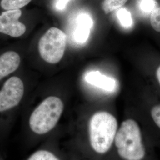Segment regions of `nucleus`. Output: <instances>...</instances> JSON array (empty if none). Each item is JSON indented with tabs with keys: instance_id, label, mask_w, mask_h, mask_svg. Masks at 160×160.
<instances>
[{
	"instance_id": "obj_1",
	"label": "nucleus",
	"mask_w": 160,
	"mask_h": 160,
	"mask_svg": "<svg viewBox=\"0 0 160 160\" xmlns=\"http://www.w3.org/2000/svg\"><path fill=\"white\" fill-rule=\"evenodd\" d=\"M63 110L62 100L56 96H48L34 107L23 126L28 144L33 146L49 135L57 127Z\"/></svg>"
},
{
	"instance_id": "obj_2",
	"label": "nucleus",
	"mask_w": 160,
	"mask_h": 160,
	"mask_svg": "<svg viewBox=\"0 0 160 160\" xmlns=\"http://www.w3.org/2000/svg\"><path fill=\"white\" fill-rule=\"evenodd\" d=\"M119 126L116 117L108 112L99 111L92 114L88 125L92 150L99 155L108 152L114 144Z\"/></svg>"
},
{
	"instance_id": "obj_3",
	"label": "nucleus",
	"mask_w": 160,
	"mask_h": 160,
	"mask_svg": "<svg viewBox=\"0 0 160 160\" xmlns=\"http://www.w3.org/2000/svg\"><path fill=\"white\" fill-rule=\"evenodd\" d=\"M114 145L123 160H142L146 151L141 128L132 119L123 120L119 126Z\"/></svg>"
},
{
	"instance_id": "obj_4",
	"label": "nucleus",
	"mask_w": 160,
	"mask_h": 160,
	"mask_svg": "<svg viewBox=\"0 0 160 160\" xmlns=\"http://www.w3.org/2000/svg\"><path fill=\"white\" fill-rule=\"evenodd\" d=\"M67 38V34L58 28L53 27L48 29L39 41L40 57L48 63L59 62L64 55Z\"/></svg>"
},
{
	"instance_id": "obj_5",
	"label": "nucleus",
	"mask_w": 160,
	"mask_h": 160,
	"mask_svg": "<svg viewBox=\"0 0 160 160\" xmlns=\"http://www.w3.org/2000/svg\"><path fill=\"white\" fill-rule=\"evenodd\" d=\"M24 94L25 87L20 78L12 77L7 80L0 89V117L17 108Z\"/></svg>"
},
{
	"instance_id": "obj_6",
	"label": "nucleus",
	"mask_w": 160,
	"mask_h": 160,
	"mask_svg": "<svg viewBox=\"0 0 160 160\" xmlns=\"http://www.w3.org/2000/svg\"><path fill=\"white\" fill-rule=\"evenodd\" d=\"M22 14L20 9L3 12L0 15V33L12 38H18L24 34L26 27L19 22Z\"/></svg>"
},
{
	"instance_id": "obj_7",
	"label": "nucleus",
	"mask_w": 160,
	"mask_h": 160,
	"mask_svg": "<svg viewBox=\"0 0 160 160\" xmlns=\"http://www.w3.org/2000/svg\"><path fill=\"white\" fill-rule=\"evenodd\" d=\"M93 25L92 16L86 12L78 13L74 18L72 40L78 44H83L88 40Z\"/></svg>"
},
{
	"instance_id": "obj_8",
	"label": "nucleus",
	"mask_w": 160,
	"mask_h": 160,
	"mask_svg": "<svg viewBox=\"0 0 160 160\" xmlns=\"http://www.w3.org/2000/svg\"><path fill=\"white\" fill-rule=\"evenodd\" d=\"M85 80L87 83L92 86L97 87L107 92H113L116 86V80L102 74L97 71L87 72L85 76Z\"/></svg>"
},
{
	"instance_id": "obj_9",
	"label": "nucleus",
	"mask_w": 160,
	"mask_h": 160,
	"mask_svg": "<svg viewBox=\"0 0 160 160\" xmlns=\"http://www.w3.org/2000/svg\"><path fill=\"white\" fill-rule=\"evenodd\" d=\"M20 63V57L14 51H8L0 56V80L14 72Z\"/></svg>"
},
{
	"instance_id": "obj_10",
	"label": "nucleus",
	"mask_w": 160,
	"mask_h": 160,
	"mask_svg": "<svg viewBox=\"0 0 160 160\" xmlns=\"http://www.w3.org/2000/svg\"><path fill=\"white\" fill-rule=\"evenodd\" d=\"M24 160H63L53 149L42 145L32 151Z\"/></svg>"
},
{
	"instance_id": "obj_11",
	"label": "nucleus",
	"mask_w": 160,
	"mask_h": 160,
	"mask_svg": "<svg viewBox=\"0 0 160 160\" xmlns=\"http://www.w3.org/2000/svg\"><path fill=\"white\" fill-rule=\"evenodd\" d=\"M117 17L120 25L125 28L130 29L133 26V22L131 12L125 8H120L117 12Z\"/></svg>"
},
{
	"instance_id": "obj_12",
	"label": "nucleus",
	"mask_w": 160,
	"mask_h": 160,
	"mask_svg": "<svg viewBox=\"0 0 160 160\" xmlns=\"http://www.w3.org/2000/svg\"><path fill=\"white\" fill-rule=\"evenodd\" d=\"M32 0H1V7L6 10H19L28 5Z\"/></svg>"
},
{
	"instance_id": "obj_13",
	"label": "nucleus",
	"mask_w": 160,
	"mask_h": 160,
	"mask_svg": "<svg viewBox=\"0 0 160 160\" xmlns=\"http://www.w3.org/2000/svg\"><path fill=\"white\" fill-rule=\"evenodd\" d=\"M128 0H104L102 8L106 14H109L122 8Z\"/></svg>"
},
{
	"instance_id": "obj_14",
	"label": "nucleus",
	"mask_w": 160,
	"mask_h": 160,
	"mask_svg": "<svg viewBox=\"0 0 160 160\" xmlns=\"http://www.w3.org/2000/svg\"><path fill=\"white\" fill-rule=\"evenodd\" d=\"M158 7L155 0H139L138 8L144 15H151Z\"/></svg>"
},
{
	"instance_id": "obj_15",
	"label": "nucleus",
	"mask_w": 160,
	"mask_h": 160,
	"mask_svg": "<svg viewBox=\"0 0 160 160\" xmlns=\"http://www.w3.org/2000/svg\"><path fill=\"white\" fill-rule=\"evenodd\" d=\"M150 22L152 28L160 33V7H157L151 14Z\"/></svg>"
},
{
	"instance_id": "obj_16",
	"label": "nucleus",
	"mask_w": 160,
	"mask_h": 160,
	"mask_svg": "<svg viewBox=\"0 0 160 160\" xmlns=\"http://www.w3.org/2000/svg\"><path fill=\"white\" fill-rule=\"evenodd\" d=\"M151 114L155 123L160 129V104L155 106L152 108Z\"/></svg>"
},
{
	"instance_id": "obj_17",
	"label": "nucleus",
	"mask_w": 160,
	"mask_h": 160,
	"mask_svg": "<svg viewBox=\"0 0 160 160\" xmlns=\"http://www.w3.org/2000/svg\"><path fill=\"white\" fill-rule=\"evenodd\" d=\"M70 0H56L55 8L58 10L62 11L65 8Z\"/></svg>"
},
{
	"instance_id": "obj_18",
	"label": "nucleus",
	"mask_w": 160,
	"mask_h": 160,
	"mask_svg": "<svg viewBox=\"0 0 160 160\" xmlns=\"http://www.w3.org/2000/svg\"><path fill=\"white\" fill-rule=\"evenodd\" d=\"M156 75H157V80L158 81L159 83L160 84V66L158 68V69H157V72H156Z\"/></svg>"
},
{
	"instance_id": "obj_19",
	"label": "nucleus",
	"mask_w": 160,
	"mask_h": 160,
	"mask_svg": "<svg viewBox=\"0 0 160 160\" xmlns=\"http://www.w3.org/2000/svg\"><path fill=\"white\" fill-rule=\"evenodd\" d=\"M0 160H4V159H3V158H2V157H1V156H0Z\"/></svg>"
},
{
	"instance_id": "obj_20",
	"label": "nucleus",
	"mask_w": 160,
	"mask_h": 160,
	"mask_svg": "<svg viewBox=\"0 0 160 160\" xmlns=\"http://www.w3.org/2000/svg\"><path fill=\"white\" fill-rule=\"evenodd\" d=\"M0 141H1V139H0Z\"/></svg>"
}]
</instances>
